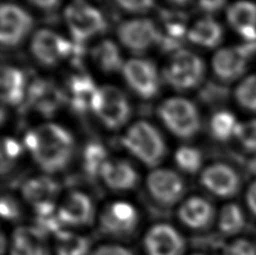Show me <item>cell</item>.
I'll list each match as a JSON object with an SVG mask.
<instances>
[{
    "label": "cell",
    "instance_id": "obj_1",
    "mask_svg": "<svg viewBox=\"0 0 256 255\" xmlns=\"http://www.w3.org/2000/svg\"><path fill=\"white\" fill-rule=\"evenodd\" d=\"M25 144L36 164L48 173H56L66 168L74 151V140L70 132L52 122L28 132Z\"/></svg>",
    "mask_w": 256,
    "mask_h": 255
},
{
    "label": "cell",
    "instance_id": "obj_2",
    "mask_svg": "<svg viewBox=\"0 0 256 255\" xmlns=\"http://www.w3.org/2000/svg\"><path fill=\"white\" fill-rule=\"evenodd\" d=\"M122 144L132 156L150 168L158 166L166 156V142L160 132L148 122H137L132 125Z\"/></svg>",
    "mask_w": 256,
    "mask_h": 255
},
{
    "label": "cell",
    "instance_id": "obj_3",
    "mask_svg": "<svg viewBox=\"0 0 256 255\" xmlns=\"http://www.w3.org/2000/svg\"><path fill=\"white\" fill-rule=\"evenodd\" d=\"M158 116L166 128L182 140H190L199 133L200 116L194 104L186 98H170L158 107Z\"/></svg>",
    "mask_w": 256,
    "mask_h": 255
},
{
    "label": "cell",
    "instance_id": "obj_4",
    "mask_svg": "<svg viewBox=\"0 0 256 255\" xmlns=\"http://www.w3.org/2000/svg\"><path fill=\"white\" fill-rule=\"evenodd\" d=\"M64 20L78 43L102 34L107 27L102 12L86 0H73L68 4L64 9Z\"/></svg>",
    "mask_w": 256,
    "mask_h": 255
},
{
    "label": "cell",
    "instance_id": "obj_5",
    "mask_svg": "<svg viewBox=\"0 0 256 255\" xmlns=\"http://www.w3.org/2000/svg\"><path fill=\"white\" fill-rule=\"evenodd\" d=\"M204 72L206 66L202 58L194 52L180 50L172 56L163 71V76L172 88L186 91L199 86Z\"/></svg>",
    "mask_w": 256,
    "mask_h": 255
},
{
    "label": "cell",
    "instance_id": "obj_6",
    "mask_svg": "<svg viewBox=\"0 0 256 255\" xmlns=\"http://www.w3.org/2000/svg\"><path fill=\"white\" fill-rule=\"evenodd\" d=\"M94 112L109 130H118L128 122L130 104L120 89L112 86L99 88L94 100Z\"/></svg>",
    "mask_w": 256,
    "mask_h": 255
},
{
    "label": "cell",
    "instance_id": "obj_7",
    "mask_svg": "<svg viewBox=\"0 0 256 255\" xmlns=\"http://www.w3.org/2000/svg\"><path fill=\"white\" fill-rule=\"evenodd\" d=\"M138 224V212L127 202L109 204L99 215V230L110 238H128L135 233Z\"/></svg>",
    "mask_w": 256,
    "mask_h": 255
},
{
    "label": "cell",
    "instance_id": "obj_8",
    "mask_svg": "<svg viewBox=\"0 0 256 255\" xmlns=\"http://www.w3.org/2000/svg\"><path fill=\"white\" fill-rule=\"evenodd\" d=\"M145 255H184L186 242L179 230L168 222H158L146 230L142 240Z\"/></svg>",
    "mask_w": 256,
    "mask_h": 255
},
{
    "label": "cell",
    "instance_id": "obj_9",
    "mask_svg": "<svg viewBox=\"0 0 256 255\" xmlns=\"http://www.w3.org/2000/svg\"><path fill=\"white\" fill-rule=\"evenodd\" d=\"M117 35L120 43L135 53L148 51L162 40L161 30L148 18H135L122 22L118 26Z\"/></svg>",
    "mask_w": 256,
    "mask_h": 255
},
{
    "label": "cell",
    "instance_id": "obj_10",
    "mask_svg": "<svg viewBox=\"0 0 256 255\" xmlns=\"http://www.w3.org/2000/svg\"><path fill=\"white\" fill-rule=\"evenodd\" d=\"M126 84L143 99H150L158 94L161 80L156 66L146 58H132L122 68Z\"/></svg>",
    "mask_w": 256,
    "mask_h": 255
},
{
    "label": "cell",
    "instance_id": "obj_11",
    "mask_svg": "<svg viewBox=\"0 0 256 255\" xmlns=\"http://www.w3.org/2000/svg\"><path fill=\"white\" fill-rule=\"evenodd\" d=\"M255 48L256 43H246L240 46L219 50L212 58V70L214 74L226 82L237 80L245 74L248 60Z\"/></svg>",
    "mask_w": 256,
    "mask_h": 255
},
{
    "label": "cell",
    "instance_id": "obj_12",
    "mask_svg": "<svg viewBox=\"0 0 256 255\" xmlns=\"http://www.w3.org/2000/svg\"><path fill=\"white\" fill-rule=\"evenodd\" d=\"M0 40L4 46L20 44L33 28L34 20L24 8L15 4H4L0 9Z\"/></svg>",
    "mask_w": 256,
    "mask_h": 255
},
{
    "label": "cell",
    "instance_id": "obj_13",
    "mask_svg": "<svg viewBox=\"0 0 256 255\" xmlns=\"http://www.w3.org/2000/svg\"><path fill=\"white\" fill-rule=\"evenodd\" d=\"M30 51L40 64L54 66L70 56L72 44L56 32L40 30L32 38Z\"/></svg>",
    "mask_w": 256,
    "mask_h": 255
},
{
    "label": "cell",
    "instance_id": "obj_14",
    "mask_svg": "<svg viewBox=\"0 0 256 255\" xmlns=\"http://www.w3.org/2000/svg\"><path fill=\"white\" fill-rule=\"evenodd\" d=\"M148 189L158 204L164 207H171L184 197L186 186L176 172L168 169H156L148 176Z\"/></svg>",
    "mask_w": 256,
    "mask_h": 255
},
{
    "label": "cell",
    "instance_id": "obj_15",
    "mask_svg": "<svg viewBox=\"0 0 256 255\" xmlns=\"http://www.w3.org/2000/svg\"><path fill=\"white\" fill-rule=\"evenodd\" d=\"M200 182L209 192L220 198L234 197L238 194L242 184L238 173L224 163H216L204 169Z\"/></svg>",
    "mask_w": 256,
    "mask_h": 255
},
{
    "label": "cell",
    "instance_id": "obj_16",
    "mask_svg": "<svg viewBox=\"0 0 256 255\" xmlns=\"http://www.w3.org/2000/svg\"><path fill=\"white\" fill-rule=\"evenodd\" d=\"M58 217L63 227H84L92 224L96 216L94 202L88 194L80 191L68 194L60 207Z\"/></svg>",
    "mask_w": 256,
    "mask_h": 255
},
{
    "label": "cell",
    "instance_id": "obj_17",
    "mask_svg": "<svg viewBox=\"0 0 256 255\" xmlns=\"http://www.w3.org/2000/svg\"><path fill=\"white\" fill-rule=\"evenodd\" d=\"M181 224L194 232L206 230L216 220V210L212 204L202 197H190L181 204L178 210Z\"/></svg>",
    "mask_w": 256,
    "mask_h": 255
},
{
    "label": "cell",
    "instance_id": "obj_18",
    "mask_svg": "<svg viewBox=\"0 0 256 255\" xmlns=\"http://www.w3.org/2000/svg\"><path fill=\"white\" fill-rule=\"evenodd\" d=\"M45 236L35 226H20L9 240V255H51Z\"/></svg>",
    "mask_w": 256,
    "mask_h": 255
},
{
    "label": "cell",
    "instance_id": "obj_19",
    "mask_svg": "<svg viewBox=\"0 0 256 255\" xmlns=\"http://www.w3.org/2000/svg\"><path fill=\"white\" fill-rule=\"evenodd\" d=\"M227 20L248 43H256V4L238 0L227 8Z\"/></svg>",
    "mask_w": 256,
    "mask_h": 255
},
{
    "label": "cell",
    "instance_id": "obj_20",
    "mask_svg": "<svg viewBox=\"0 0 256 255\" xmlns=\"http://www.w3.org/2000/svg\"><path fill=\"white\" fill-rule=\"evenodd\" d=\"M108 188L115 191L134 189L138 182V174L130 162L125 160H108L100 172Z\"/></svg>",
    "mask_w": 256,
    "mask_h": 255
},
{
    "label": "cell",
    "instance_id": "obj_21",
    "mask_svg": "<svg viewBox=\"0 0 256 255\" xmlns=\"http://www.w3.org/2000/svg\"><path fill=\"white\" fill-rule=\"evenodd\" d=\"M22 196L26 202L38 206V204L53 202L56 197L60 186L50 176H38L30 179L22 188Z\"/></svg>",
    "mask_w": 256,
    "mask_h": 255
},
{
    "label": "cell",
    "instance_id": "obj_22",
    "mask_svg": "<svg viewBox=\"0 0 256 255\" xmlns=\"http://www.w3.org/2000/svg\"><path fill=\"white\" fill-rule=\"evenodd\" d=\"M224 36L222 25L212 18L206 17L194 22L188 30L190 42L199 46L214 48L220 44Z\"/></svg>",
    "mask_w": 256,
    "mask_h": 255
},
{
    "label": "cell",
    "instance_id": "obj_23",
    "mask_svg": "<svg viewBox=\"0 0 256 255\" xmlns=\"http://www.w3.org/2000/svg\"><path fill=\"white\" fill-rule=\"evenodd\" d=\"M26 79L22 72L14 66H4L2 71V98L4 104L16 106L25 96Z\"/></svg>",
    "mask_w": 256,
    "mask_h": 255
},
{
    "label": "cell",
    "instance_id": "obj_24",
    "mask_svg": "<svg viewBox=\"0 0 256 255\" xmlns=\"http://www.w3.org/2000/svg\"><path fill=\"white\" fill-rule=\"evenodd\" d=\"M90 240L74 232L62 230L54 235V255H90Z\"/></svg>",
    "mask_w": 256,
    "mask_h": 255
},
{
    "label": "cell",
    "instance_id": "obj_25",
    "mask_svg": "<svg viewBox=\"0 0 256 255\" xmlns=\"http://www.w3.org/2000/svg\"><path fill=\"white\" fill-rule=\"evenodd\" d=\"M92 58L100 69L107 74L122 71L125 64L120 48L110 40H104L96 45L92 50Z\"/></svg>",
    "mask_w": 256,
    "mask_h": 255
},
{
    "label": "cell",
    "instance_id": "obj_26",
    "mask_svg": "<svg viewBox=\"0 0 256 255\" xmlns=\"http://www.w3.org/2000/svg\"><path fill=\"white\" fill-rule=\"evenodd\" d=\"M72 106L78 112H86L92 109L94 100L99 88H96L89 76H78L71 80Z\"/></svg>",
    "mask_w": 256,
    "mask_h": 255
},
{
    "label": "cell",
    "instance_id": "obj_27",
    "mask_svg": "<svg viewBox=\"0 0 256 255\" xmlns=\"http://www.w3.org/2000/svg\"><path fill=\"white\" fill-rule=\"evenodd\" d=\"M217 224L218 230L222 235L230 238L238 235L246 225L243 209L237 204H225L219 212Z\"/></svg>",
    "mask_w": 256,
    "mask_h": 255
},
{
    "label": "cell",
    "instance_id": "obj_28",
    "mask_svg": "<svg viewBox=\"0 0 256 255\" xmlns=\"http://www.w3.org/2000/svg\"><path fill=\"white\" fill-rule=\"evenodd\" d=\"M240 122L230 112H218L210 120V132L214 138L218 140H230L236 136Z\"/></svg>",
    "mask_w": 256,
    "mask_h": 255
},
{
    "label": "cell",
    "instance_id": "obj_29",
    "mask_svg": "<svg viewBox=\"0 0 256 255\" xmlns=\"http://www.w3.org/2000/svg\"><path fill=\"white\" fill-rule=\"evenodd\" d=\"M176 162L178 166L186 173L194 174L202 166V154L198 148L182 146L176 152Z\"/></svg>",
    "mask_w": 256,
    "mask_h": 255
},
{
    "label": "cell",
    "instance_id": "obj_30",
    "mask_svg": "<svg viewBox=\"0 0 256 255\" xmlns=\"http://www.w3.org/2000/svg\"><path fill=\"white\" fill-rule=\"evenodd\" d=\"M235 98L240 107L256 112V74L248 76L237 86Z\"/></svg>",
    "mask_w": 256,
    "mask_h": 255
},
{
    "label": "cell",
    "instance_id": "obj_31",
    "mask_svg": "<svg viewBox=\"0 0 256 255\" xmlns=\"http://www.w3.org/2000/svg\"><path fill=\"white\" fill-rule=\"evenodd\" d=\"M107 160V152L102 145L91 143L84 150V168L91 176L102 172Z\"/></svg>",
    "mask_w": 256,
    "mask_h": 255
},
{
    "label": "cell",
    "instance_id": "obj_32",
    "mask_svg": "<svg viewBox=\"0 0 256 255\" xmlns=\"http://www.w3.org/2000/svg\"><path fill=\"white\" fill-rule=\"evenodd\" d=\"M236 138L246 151L256 153V120L240 124Z\"/></svg>",
    "mask_w": 256,
    "mask_h": 255
},
{
    "label": "cell",
    "instance_id": "obj_33",
    "mask_svg": "<svg viewBox=\"0 0 256 255\" xmlns=\"http://www.w3.org/2000/svg\"><path fill=\"white\" fill-rule=\"evenodd\" d=\"M224 255H256V245L246 238H236L226 245Z\"/></svg>",
    "mask_w": 256,
    "mask_h": 255
},
{
    "label": "cell",
    "instance_id": "obj_34",
    "mask_svg": "<svg viewBox=\"0 0 256 255\" xmlns=\"http://www.w3.org/2000/svg\"><path fill=\"white\" fill-rule=\"evenodd\" d=\"M22 148L20 143L16 140L6 138L2 140V172L4 173L6 168L10 162L20 156Z\"/></svg>",
    "mask_w": 256,
    "mask_h": 255
},
{
    "label": "cell",
    "instance_id": "obj_35",
    "mask_svg": "<svg viewBox=\"0 0 256 255\" xmlns=\"http://www.w3.org/2000/svg\"><path fill=\"white\" fill-rule=\"evenodd\" d=\"M116 2L125 12L132 14H144L154 6V0H116Z\"/></svg>",
    "mask_w": 256,
    "mask_h": 255
},
{
    "label": "cell",
    "instance_id": "obj_36",
    "mask_svg": "<svg viewBox=\"0 0 256 255\" xmlns=\"http://www.w3.org/2000/svg\"><path fill=\"white\" fill-rule=\"evenodd\" d=\"M90 255H136L130 248L117 243H106L92 248Z\"/></svg>",
    "mask_w": 256,
    "mask_h": 255
},
{
    "label": "cell",
    "instance_id": "obj_37",
    "mask_svg": "<svg viewBox=\"0 0 256 255\" xmlns=\"http://www.w3.org/2000/svg\"><path fill=\"white\" fill-rule=\"evenodd\" d=\"M20 206L12 197H4L2 200V216L6 220H15L20 217Z\"/></svg>",
    "mask_w": 256,
    "mask_h": 255
},
{
    "label": "cell",
    "instance_id": "obj_38",
    "mask_svg": "<svg viewBox=\"0 0 256 255\" xmlns=\"http://www.w3.org/2000/svg\"><path fill=\"white\" fill-rule=\"evenodd\" d=\"M198 4L199 7L202 9L204 12L212 14L220 10V9L225 6L226 0H199Z\"/></svg>",
    "mask_w": 256,
    "mask_h": 255
},
{
    "label": "cell",
    "instance_id": "obj_39",
    "mask_svg": "<svg viewBox=\"0 0 256 255\" xmlns=\"http://www.w3.org/2000/svg\"><path fill=\"white\" fill-rule=\"evenodd\" d=\"M246 202H248L250 212L256 217V180L250 186L248 192H246Z\"/></svg>",
    "mask_w": 256,
    "mask_h": 255
},
{
    "label": "cell",
    "instance_id": "obj_40",
    "mask_svg": "<svg viewBox=\"0 0 256 255\" xmlns=\"http://www.w3.org/2000/svg\"><path fill=\"white\" fill-rule=\"evenodd\" d=\"M28 2L44 10H51L58 6L61 0H28Z\"/></svg>",
    "mask_w": 256,
    "mask_h": 255
},
{
    "label": "cell",
    "instance_id": "obj_41",
    "mask_svg": "<svg viewBox=\"0 0 256 255\" xmlns=\"http://www.w3.org/2000/svg\"><path fill=\"white\" fill-rule=\"evenodd\" d=\"M0 254L4 255L7 251H9V240L6 238V234H2V238H0Z\"/></svg>",
    "mask_w": 256,
    "mask_h": 255
},
{
    "label": "cell",
    "instance_id": "obj_42",
    "mask_svg": "<svg viewBox=\"0 0 256 255\" xmlns=\"http://www.w3.org/2000/svg\"><path fill=\"white\" fill-rule=\"evenodd\" d=\"M168 2L172 4H188L190 0H168Z\"/></svg>",
    "mask_w": 256,
    "mask_h": 255
},
{
    "label": "cell",
    "instance_id": "obj_43",
    "mask_svg": "<svg viewBox=\"0 0 256 255\" xmlns=\"http://www.w3.org/2000/svg\"><path fill=\"white\" fill-rule=\"evenodd\" d=\"M190 255H207V254H204V253H192Z\"/></svg>",
    "mask_w": 256,
    "mask_h": 255
}]
</instances>
